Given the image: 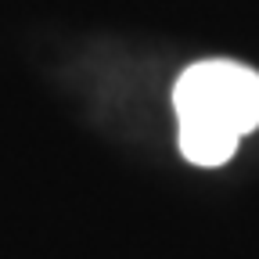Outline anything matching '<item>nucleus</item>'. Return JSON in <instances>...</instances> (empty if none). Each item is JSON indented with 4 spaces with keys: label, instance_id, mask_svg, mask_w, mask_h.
Returning <instances> with one entry per match:
<instances>
[{
    "label": "nucleus",
    "instance_id": "f03ea898",
    "mask_svg": "<svg viewBox=\"0 0 259 259\" xmlns=\"http://www.w3.org/2000/svg\"><path fill=\"white\" fill-rule=\"evenodd\" d=\"M177 144H180V155L191 162V166H223L231 162L241 137L234 130H227L212 119H198V115H177Z\"/></svg>",
    "mask_w": 259,
    "mask_h": 259
},
{
    "label": "nucleus",
    "instance_id": "f257e3e1",
    "mask_svg": "<svg viewBox=\"0 0 259 259\" xmlns=\"http://www.w3.org/2000/svg\"><path fill=\"white\" fill-rule=\"evenodd\" d=\"M173 108L177 115L212 119L245 137L259 126V72L227 58L194 61L173 87Z\"/></svg>",
    "mask_w": 259,
    "mask_h": 259
}]
</instances>
